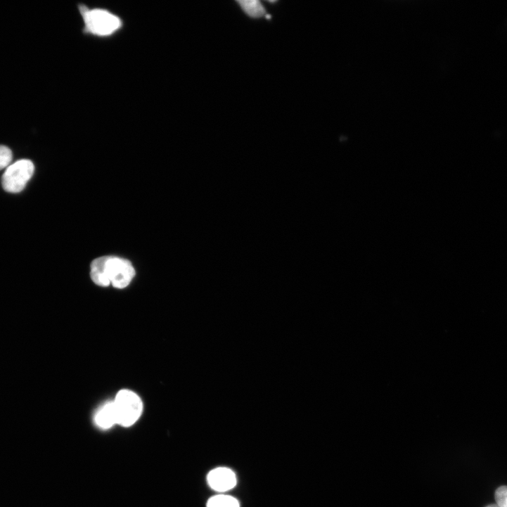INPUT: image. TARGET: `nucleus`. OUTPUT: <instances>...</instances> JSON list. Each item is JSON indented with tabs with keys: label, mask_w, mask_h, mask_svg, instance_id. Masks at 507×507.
Here are the masks:
<instances>
[{
	"label": "nucleus",
	"mask_w": 507,
	"mask_h": 507,
	"mask_svg": "<svg viewBox=\"0 0 507 507\" xmlns=\"http://www.w3.org/2000/svg\"><path fill=\"white\" fill-rule=\"evenodd\" d=\"M94 282L103 287L110 284L119 289L127 288L136 275V271L127 259L105 256L95 259L91 267Z\"/></svg>",
	"instance_id": "f257e3e1"
},
{
	"label": "nucleus",
	"mask_w": 507,
	"mask_h": 507,
	"mask_svg": "<svg viewBox=\"0 0 507 507\" xmlns=\"http://www.w3.org/2000/svg\"><path fill=\"white\" fill-rule=\"evenodd\" d=\"M117 423L125 427L134 425L143 412L141 399L134 392L123 390L117 394L113 402Z\"/></svg>",
	"instance_id": "f03ea898"
},
{
	"label": "nucleus",
	"mask_w": 507,
	"mask_h": 507,
	"mask_svg": "<svg viewBox=\"0 0 507 507\" xmlns=\"http://www.w3.org/2000/svg\"><path fill=\"white\" fill-rule=\"evenodd\" d=\"M35 172L34 163L22 160L11 165L2 178L4 189L11 193H19L26 187Z\"/></svg>",
	"instance_id": "7ed1b4c3"
},
{
	"label": "nucleus",
	"mask_w": 507,
	"mask_h": 507,
	"mask_svg": "<svg viewBox=\"0 0 507 507\" xmlns=\"http://www.w3.org/2000/svg\"><path fill=\"white\" fill-rule=\"evenodd\" d=\"M86 29L92 34L101 37L116 32L122 26L120 18L103 10L84 11Z\"/></svg>",
	"instance_id": "20e7f679"
},
{
	"label": "nucleus",
	"mask_w": 507,
	"mask_h": 507,
	"mask_svg": "<svg viewBox=\"0 0 507 507\" xmlns=\"http://www.w3.org/2000/svg\"><path fill=\"white\" fill-rule=\"evenodd\" d=\"M210 486L218 492H226L233 489L237 482L235 473L228 468H217L212 470L207 476Z\"/></svg>",
	"instance_id": "39448f33"
},
{
	"label": "nucleus",
	"mask_w": 507,
	"mask_h": 507,
	"mask_svg": "<svg viewBox=\"0 0 507 507\" xmlns=\"http://www.w3.org/2000/svg\"><path fill=\"white\" fill-rule=\"evenodd\" d=\"M96 422L99 427L105 429L110 428L117 423L113 402H108L100 409L96 416Z\"/></svg>",
	"instance_id": "423d86ee"
},
{
	"label": "nucleus",
	"mask_w": 507,
	"mask_h": 507,
	"mask_svg": "<svg viewBox=\"0 0 507 507\" xmlns=\"http://www.w3.org/2000/svg\"><path fill=\"white\" fill-rule=\"evenodd\" d=\"M238 3L243 11L250 18H260L266 14L264 8L257 0H243Z\"/></svg>",
	"instance_id": "0eeeda50"
},
{
	"label": "nucleus",
	"mask_w": 507,
	"mask_h": 507,
	"mask_svg": "<svg viewBox=\"0 0 507 507\" xmlns=\"http://www.w3.org/2000/svg\"><path fill=\"white\" fill-rule=\"evenodd\" d=\"M207 507H240V504L236 498L221 494L210 498L207 502Z\"/></svg>",
	"instance_id": "6e6552de"
},
{
	"label": "nucleus",
	"mask_w": 507,
	"mask_h": 507,
	"mask_svg": "<svg viewBox=\"0 0 507 507\" xmlns=\"http://www.w3.org/2000/svg\"><path fill=\"white\" fill-rule=\"evenodd\" d=\"M13 158V152L9 148L0 146V170L9 167Z\"/></svg>",
	"instance_id": "1a4fd4ad"
},
{
	"label": "nucleus",
	"mask_w": 507,
	"mask_h": 507,
	"mask_svg": "<svg viewBox=\"0 0 507 507\" xmlns=\"http://www.w3.org/2000/svg\"><path fill=\"white\" fill-rule=\"evenodd\" d=\"M495 499L499 507H507V486H501L496 489Z\"/></svg>",
	"instance_id": "9d476101"
},
{
	"label": "nucleus",
	"mask_w": 507,
	"mask_h": 507,
	"mask_svg": "<svg viewBox=\"0 0 507 507\" xmlns=\"http://www.w3.org/2000/svg\"><path fill=\"white\" fill-rule=\"evenodd\" d=\"M487 507H499V506H497L496 504H492V505L487 506Z\"/></svg>",
	"instance_id": "9b49d317"
}]
</instances>
